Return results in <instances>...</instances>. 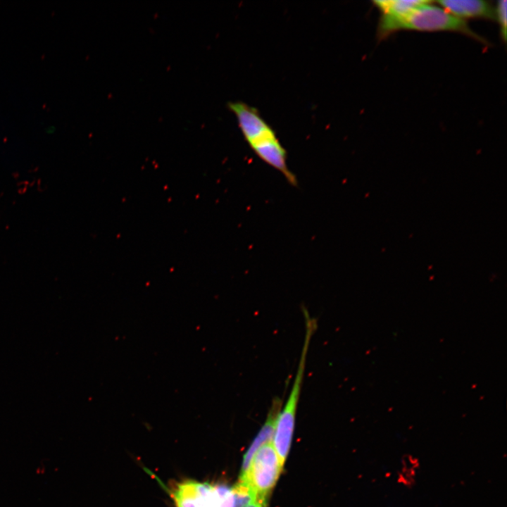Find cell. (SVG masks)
Wrapping results in <instances>:
<instances>
[{"label":"cell","mask_w":507,"mask_h":507,"mask_svg":"<svg viewBox=\"0 0 507 507\" xmlns=\"http://www.w3.org/2000/svg\"><path fill=\"white\" fill-rule=\"evenodd\" d=\"M283 399L276 396L272 401L266 420L259 432L244 456L239 477L246 473L250 463L257 451L265 444L272 442L275 421L283 405Z\"/></svg>","instance_id":"52a82bcc"},{"label":"cell","mask_w":507,"mask_h":507,"mask_svg":"<svg viewBox=\"0 0 507 507\" xmlns=\"http://www.w3.org/2000/svg\"><path fill=\"white\" fill-rule=\"evenodd\" d=\"M228 108L235 115L238 125L250 147L277 136L255 108L241 101L230 102Z\"/></svg>","instance_id":"277c9868"},{"label":"cell","mask_w":507,"mask_h":507,"mask_svg":"<svg viewBox=\"0 0 507 507\" xmlns=\"http://www.w3.org/2000/svg\"><path fill=\"white\" fill-rule=\"evenodd\" d=\"M303 317L305 334L299 361L286 403L282 405L277 415L272 440V444L282 465H284L292 444L296 413L303 385L308 349L317 327V321L311 315L305 313Z\"/></svg>","instance_id":"7a4b0ae2"},{"label":"cell","mask_w":507,"mask_h":507,"mask_svg":"<svg viewBox=\"0 0 507 507\" xmlns=\"http://www.w3.org/2000/svg\"><path fill=\"white\" fill-rule=\"evenodd\" d=\"M177 507H218V485L187 480L178 484L173 492Z\"/></svg>","instance_id":"5b68a950"},{"label":"cell","mask_w":507,"mask_h":507,"mask_svg":"<svg viewBox=\"0 0 507 507\" xmlns=\"http://www.w3.org/2000/svg\"><path fill=\"white\" fill-rule=\"evenodd\" d=\"M425 1L408 13L399 16L382 15L377 26L380 39L402 30L417 31H453L465 34L480 42H485L474 32L464 20L458 18L443 8Z\"/></svg>","instance_id":"6da1fadb"},{"label":"cell","mask_w":507,"mask_h":507,"mask_svg":"<svg viewBox=\"0 0 507 507\" xmlns=\"http://www.w3.org/2000/svg\"><path fill=\"white\" fill-rule=\"evenodd\" d=\"M437 3L453 15L463 18L495 20V8L481 0H442Z\"/></svg>","instance_id":"8992f818"},{"label":"cell","mask_w":507,"mask_h":507,"mask_svg":"<svg viewBox=\"0 0 507 507\" xmlns=\"http://www.w3.org/2000/svg\"><path fill=\"white\" fill-rule=\"evenodd\" d=\"M425 1L418 0H381L373 3L380 11L382 15L399 16L403 15Z\"/></svg>","instance_id":"ba28073f"},{"label":"cell","mask_w":507,"mask_h":507,"mask_svg":"<svg viewBox=\"0 0 507 507\" xmlns=\"http://www.w3.org/2000/svg\"><path fill=\"white\" fill-rule=\"evenodd\" d=\"M245 507H265V505L258 501H254L246 506Z\"/></svg>","instance_id":"30bf717a"},{"label":"cell","mask_w":507,"mask_h":507,"mask_svg":"<svg viewBox=\"0 0 507 507\" xmlns=\"http://www.w3.org/2000/svg\"><path fill=\"white\" fill-rule=\"evenodd\" d=\"M506 1H499L495 8V20L499 23L502 39H506Z\"/></svg>","instance_id":"9c48e42d"},{"label":"cell","mask_w":507,"mask_h":507,"mask_svg":"<svg viewBox=\"0 0 507 507\" xmlns=\"http://www.w3.org/2000/svg\"><path fill=\"white\" fill-rule=\"evenodd\" d=\"M282 467L272 442H268L257 451L246 473L239 480L247 482L256 493L257 501L265 505Z\"/></svg>","instance_id":"3957f363"}]
</instances>
